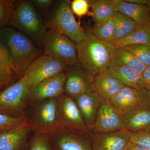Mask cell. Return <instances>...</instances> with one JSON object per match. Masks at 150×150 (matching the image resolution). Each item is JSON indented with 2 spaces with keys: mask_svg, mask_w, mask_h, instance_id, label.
Here are the masks:
<instances>
[{
  "mask_svg": "<svg viewBox=\"0 0 150 150\" xmlns=\"http://www.w3.org/2000/svg\"><path fill=\"white\" fill-rule=\"evenodd\" d=\"M71 2L69 0L55 1L44 21L48 29L56 30L79 43L85 39L86 33L76 21Z\"/></svg>",
  "mask_w": 150,
  "mask_h": 150,
  "instance_id": "3957f363",
  "label": "cell"
},
{
  "mask_svg": "<svg viewBox=\"0 0 150 150\" xmlns=\"http://www.w3.org/2000/svg\"><path fill=\"white\" fill-rule=\"evenodd\" d=\"M113 4L118 12L131 19L140 27L147 24L150 17L148 6L128 2L125 0H113Z\"/></svg>",
  "mask_w": 150,
  "mask_h": 150,
  "instance_id": "ac0fdd59",
  "label": "cell"
},
{
  "mask_svg": "<svg viewBox=\"0 0 150 150\" xmlns=\"http://www.w3.org/2000/svg\"><path fill=\"white\" fill-rule=\"evenodd\" d=\"M126 2L143 5L149 6L150 5V0H125Z\"/></svg>",
  "mask_w": 150,
  "mask_h": 150,
  "instance_id": "74e56055",
  "label": "cell"
},
{
  "mask_svg": "<svg viewBox=\"0 0 150 150\" xmlns=\"http://www.w3.org/2000/svg\"><path fill=\"white\" fill-rule=\"evenodd\" d=\"M143 88L150 91V65L146 68L142 74Z\"/></svg>",
  "mask_w": 150,
  "mask_h": 150,
  "instance_id": "8d00e7d4",
  "label": "cell"
},
{
  "mask_svg": "<svg viewBox=\"0 0 150 150\" xmlns=\"http://www.w3.org/2000/svg\"><path fill=\"white\" fill-rule=\"evenodd\" d=\"M121 114L141 105L138 90L124 86L110 102Z\"/></svg>",
  "mask_w": 150,
  "mask_h": 150,
  "instance_id": "44dd1931",
  "label": "cell"
},
{
  "mask_svg": "<svg viewBox=\"0 0 150 150\" xmlns=\"http://www.w3.org/2000/svg\"><path fill=\"white\" fill-rule=\"evenodd\" d=\"M89 4L87 0H74L71 2V8L73 13L81 17L88 13Z\"/></svg>",
  "mask_w": 150,
  "mask_h": 150,
  "instance_id": "d6a6232c",
  "label": "cell"
},
{
  "mask_svg": "<svg viewBox=\"0 0 150 150\" xmlns=\"http://www.w3.org/2000/svg\"><path fill=\"white\" fill-rule=\"evenodd\" d=\"M126 150H149L146 149H144V148L141 147L138 145L135 144L134 143L131 142L128 148Z\"/></svg>",
  "mask_w": 150,
  "mask_h": 150,
  "instance_id": "f35d334b",
  "label": "cell"
},
{
  "mask_svg": "<svg viewBox=\"0 0 150 150\" xmlns=\"http://www.w3.org/2000/svg\"><path fill=\"white\" fill-rule=\"evenodd\" d=\"M66 73H62L41 81L29 88L28 104L32 105L49 98H58L64 93Z\"/></svg>",
  "mask_w": 150,
  "mask_h": 150,
  "instance_id": "30bf717a",
  "label": "cell"
},
{
  "mask_svg": "<svg viewBox=\"0 0 150 150\" xmlns=\"http://www.w3.org/2000/svg\"><path fill=\"white\" fill-rule=\"evenodd\" d=\"M25 150H53L50 137L47 134L35 133Z\"/></svg>",
  "mask_w": 150,
  "mask_h": 150,
  "instance_id": "f1b7e54d",
  "label": "cell"
},
{
  "mask_svg": "<svg viewBox=\"0 0 150 150\" xmlns=\"http://www.w3.org/2000/svg\"><path fill=\"white\" fill-rule=\"evenodd\" d=\"M92 9L96 25L103 23L115 16L118 12L113 4V0L88 1Z\"/></svg>",
  "mask_w": 150,
  "mask_h": 150,
  "instance_id": "7402d4cb",
  "label": "cell"
},
{
  "mask_svg": "<svg viewBox=\"0 0 150 150\" xmlns=\"http://www.w3.org/2000/svg\"><path fill=\"white\" fill-rule=\"evenodd\" d=\"M28 123L24 116L13 117L0 113V132L16 128Z\"/></svg>",
  "mask_w": 150,
  "mask_h": 150,
  "instance_id": "f546056e",
  "label": "cell"
},
{
  "mask_svg": "<svg viewBox=\"0 0 150 150\" xmlns=\"http://www.w3.org/2000/svg\"><path fill=\"white\" fill-rule=\"evenodd\" d=\"M113 61L118 64L128 67L142 74L147 67L122 47H115Z\"/></svg>",
  "mask_w": 150,
  "mask_h": 150,
  "instance_id": "cb8c5ba5",
  "label": "cell"
},
{
  "mask_svg": "<svg viewBox=\"0 0 150 150\" xmlns=\"http://www.w3.org/2000/svg\"><path fill=\"white\" fill-rule=\"evenodd\" d=\"M9 25L42 45L43 36L47 28L45 21L30 1L23 0L18 2Z\"/></svg>",
  "mask_w": 150,
  "mask_h": 150,
  "instance_id": "277c9868",
  "label": "cell"
},
{
  "mask_svg": "<svg viewBox=\"0 0 150 150\" xmlns=\"http://www.w3.org/2000/svg\"><path fill=\"white\" fill-rule=\"evenodd\" d=\"M66 74L64 93L74 99L77 97L94 91L93 78L88 74L79 64L69 67Z\"/></svg>",
  "mask_w": 150,
  "mask_h": 150,
  "instance_id": "4fadbf2b",
  "label": "cell"
},
{
  "mask_svg": "<svg viewBox=\"0 0 150 150\" xmlns=\"http://www.w3.org/2000/svg\"><path fill=\"white\" fill-rule=\"evenodd\" d=\"M59 122L62 130L91 135L75 100L64 93L58 98Z\"/></svg>",
  "mask_w": 150,
  "mask_h": 150,
  "instance_id": "9c48e42d",
  "label": "cell"
},
{
  "mask_svg": "<svg viewBox=\"0 0 150 150\" xmlns=\"http://www.w3.org/2000/svg\"><path fill=\"white\" fill-rule=\"evenodd\" d=\"M28 123L0 132V150H25L30 133Z\"/></svg>",
  "mask_w": 150,
  "mask_h": 150,
  "instance_id": "9a60e30c",
  "label": "cell"
},
{
  "mask_svg": "<svg viewBox=\"0 0 150 150\" xmlns=\"http://www.w3.org/2000/svg\"><path fill=\"white\" fill-rule=\"evenodd\" d=\"M124 129L123 114L110 102L102 100L91 130V133L105 134Z\"/></svg>",
  "mask_w": 150,
  "mask_h": 150,
  "instance_id": "8fae6325",
  "label": "cell"
},
{
  "mask_svg": "<svg viewBox=\"0 0 150 150\" xmlns=\"http://www.w3.org/2000/svg\"><path fill=\"white\" fill-rule=\"evenodd\" d=\"M131 142L141 147L150 150V128L132 132Z\"/></svg>",
  "mask_w": 150,
  "mask_h": 150,
  "instance_id": "1f68e13d",
  "label": "cell"
},
{
  "mask_svg": "<svg viewBox=\"0 0 150 150\" xmlns=\"http://www.w3.org/2000/svg\"><path fill=\"white\" fill-rule=\"evenodd\" d=\"M148 6H149V8L150 10V17L149 19V22H148L146 26H144V27L146 28V29L150 33V5Z\"/></svg>",
  "mask_w": 150,
  "mask_h": 150,
  "instance_id": "ab89813d",
  "label": "cell"
},
{
  "mask_svg": "<svg viewBox=\"0 0 150 150\" xmlns=\"http://www.w3.org/2000/svg\"><path fill=\"white\" fill-rule=\"evenodd\" d=\"M33 105L31 115L27 119L32 131L50 136L62 130L59 121L58 98L44 100Z\"/></svg>",
  "mask_w": 150,
  "mask_h": 150,
  "instance_id": "5b68a950",
  "label": "cell"
},
{
  "mask_svg": "<svg viewBox=\"0 0 150 150\" xmlns=\"http://www.w3.org/2000/svg\"><path fill=\"white\" fill-rule=\"evenodd\" d=\"M17 3L15 0H0V30L10 24Z\"/></svg>",
  "mask_w": 150,
  "mask_h": 150,
  "instance_id": "4316f807",
  "label": "cell"
},
{
  "mask_svg": "<svg viewBox=\"0 0 150 150\" xmlns=\"http://www.w3.org/2000/svg\"><path fill=\"white\" fill-rule=\"evenodd\" d=\"M74 100L86 125L91 132L102 99L96 92L93 91L82 94Z\"/></svg>",
  "mask_w": 150,
  "mask_h": 150,
  "instance_id": "2e32d148",
  "label": "cell"
},
{
  "mask_svg": "<svg viewBox=\"0 0 150 150\" xmlns=\"http://www.w3.org/2000/svg\"><path fill=\"white\" fill-rule=\"evenodd\" d=\"M132 132L126 129L105 133H92L93 150H126L131 143Z\"/></svg>",
  "mask_w": 150,
  "mask_h": 150,
  "instance_id": "5bb4252c",
  "label": "cell"
},
{
  "mask_svg": "<svg viewBox=\"0 0 150 150\" xmlns=\"http://www.w3.org/2000/svg\"><path fill=\"white\" fill-rule=\"evenodd\" d=\"M0 39L8 47L12 61L13 72L20 79L40 52L28 36L12 28L1 30Z\"/></svg>",
  "mask_w": 150,
  "mask_h": 150,
  "instance_id": "7a4b0ae2",
  "label": "cell"
},
{
  "mask_svg": "<svg viewBox=\"0 0 150 150\" xmlns=\"http://www.w3.org/2000/svg\"><path fill=\"white\" fill-rule=\"evenodd\" d=\"M91 135L62 130L49 136L53 150H93Z\"/></svg>",
  "mask_w": 150,
  "mask_h": 150,
  "instance_id": "7c38bea8",
  "label": "cell"
},
{
  "mask_svg": "<svg viewBox=\"0 0 150 150\" xmlns=\"http://www.w3.org/2000/svg\"><path fill=\"white\" fill-rule=\"evenodd\" d=\"M136 44L150 46V33L145 27L137 28L127 37L118 41L114 46L120 47Z\"/></svg>",
  "mask_w": 150,
  "mask_h": 150,
  "instance_id": "d4e9b609",
  "label": "cell"
},
{
  "mask_svg": "<svg viewBox=\"0 0 150 150\" xmlns=\"http://www.w3.org/2000/svg\"><path fill=\"white\" fill-rule=\"evenodd\" d=\"M125 129L135 132L150 128V108L142 105L123 115Z\"/></svg>",
  "mask_w": 150,
  "mask_h": 150,
  "instance_id": "d6986e66",
  "label": "cell"
},
{
  "mask_svg": "<svg viewBox=\"0 0 150 150\" xmlns=\"http://www.w3.org/2000/svg\"><path fill=\"white\" fill-rule=\"evenodd\" d=\"M69 68L61 60L43 54L30 64L23 78L30 88L48 78L65 73Z\"/></svg>",
  "mask_w": 150,
  "mask_h": 150,
  "instance_id": "ba28073f",
  "label": "cell"
},
{
  "mask_svg": "<svg viewBox=\"0 0 150 150\" xmlns=\"http://www.w3.org/2000/svg\"><path fill=\"white\" fill-rule=\"evenodd\" d=\"M107 70L124 86L137 90L143 88L142 74L132 69L118 64L112 60Z\"/></svg>",
  "mask_w": 150,
  "mask_h": 150,
  "instance_id": "ffe728a7",
  "label": "cell"
},
{
  "mask_svg": "<svg viewBox=\"0 0 150 150\" xmlns=\"http://www.w3.org/2000/svg\"><path fill=\"white\" fill-rule=\"evenodd\" d=\"M93 84L94 91L101 99L107 102H110L124 86L113 77L107 70L103 71L94 77Z\"/></svg>",
  "mask_w": 150,
  "mask_h": 150,
  "instance_id": "e0dca14e",
  "label": "cell"
},
{
  "mask_svg": "<svg viewBox=\"0 0 150 150\" xmlns=\"http://www.w3.org/2000/svg\"><path fill=\"white\" fill-rule=\"evenodd\" d=\"M0 69L5 70L6 71L14 75L13 72L12 61L10 52L8 46L1 39H0Z\"/></svg>",
  "mask_w": 150,
  "mask_h": 150,
  "instance_id": "4dcf8cb0",
  "label": "cell"
},
{
  "mask_svg": "<svg viewBox=\"0 0 150 150\" xmlns=\"http://www.w3.org/2000/svg\"><path fill=\"white\" fill-rule=\"evenodd\" d=\"M120 47L133 54L146 67L150 65V45L136 44Z\"/></svg>",
  "mask_w": 150,
  "mask_h": 150,
  "instance_id": "83f0119b",
  "label": "cell"
},
{
  "mask_svg": "<svg viewBox=\"0 0 150 150\" xmlns=\"http://www.w3.org/2000/svg\"><path fill=\"white\" fill-rule=\"evenodd\" d=\"M85 39L77 43L79 64L92 78L107 70L113 60L115 47L110 43L103 42L91 31L86 32Z\"/></svg>",
  "mask_w": 150,
  "mask_h": 150,
  "instance_id": "6da1fadb",
  "label": "cell"
},
{
  "mask_svg": "<svg viewBox=\"0 0 150 150\" xmlns=\"http://www.w3.org/2000/svg\"><path fill=\"white\" fill-rule=\"evenodd\" d=\"M30 1L35 8L38 9L43 12H48L54 3L53 0H32Z\"/></svg>",
  "mask_w": 150,
  "mask_h": 150,
  "instance_id": "e575fe53",
  "label": "cell"
},
{
  "mask_svg": "<svg viewBox=\"0 0 150 150\" xmlns=\"http://www.w3.org/2000/svg\"><path fill=\"white\" fill-rule=\"evenodd\" d=\"M29 86L23 78L0 91V113L13 117L23 116L28 104Z\"/></svg>",
  "mask_w": 150,
  "mask_h": 150,
  "instance_id": "52a82bcc",
  "label": "cell"
},
{
  "mask_svg": "<svg viewBox=\"0 0 150 150\" xmlns=\"http://www.w3.org/2000/svg\"><path fill=\"white\" fill-rule=\"evenodd\" d=\"M113 18L115 21V29L110 42L113 45H115L118 41L140 27L131 19L120 13H117Z\"/></svg>",
  "mask_w": 150,
  "mask_h": 150,
  "instance_id": "603a6c76",
  "label": "cell"
},
{
  "mask_svg": "<svg viewBox=\"0 0 150 150\" xmlns=\"http://www.w3.org/2000/svg\"><path fill=\"white\" fill-rule=\"evenodd\" d=\"M141 104L150 108V91L144 88L138 90Z\"/></svg>",
  "mask_w": 150,
  "mask_h": 150,
  "instance_id": "d590c367",
  "label": "cell"
},
{
  "mask_svg": "<svg viewBox=\"0 0 150 150\" xmlns=\"http://www.w3.org/2000/svg\"><path fill=\"white\" fill-rule=\"evenodd\" d=\"M16 79L13 75L0 69V91L14 83Z\"/></svg>",
  "mask_w": 150,
  "mask_h": 150,
  "instance_id": "836d02e7",
  "label": "cell"
},
{
  "mask_svg": "<svg viewBox=\"0 0 150 150\" xmlns=\"http://www.w3.org/2000/svg\"><path fill=\"white\" fill-rule=\"evenodd\" d=\"M115 29V21L112 18L101 24L96 25L91 31L95 37L103 42L110 43Z\"/></svg>",
  "mask_w": 150,
  "mask_h": 150,
  "instance_id": "484cf974",
  "label": "cell"
},
{
  "mask_svg": "<svg viewBox=\"0 0 150 150\" xmlns=\"http://www.w3.org/2000/svg\"><path fill=\"white\" fill-rule=\"evenodd\" d=\"M42 45L44 54L61 60L69 67L79 64L77 43L58 31L47 29Z\"/></svg>",
  "mask_w": 150,
  "mask_h": 150,
  "instance_id": "8992f818",
  "label": "cell"
}]
</instances>
